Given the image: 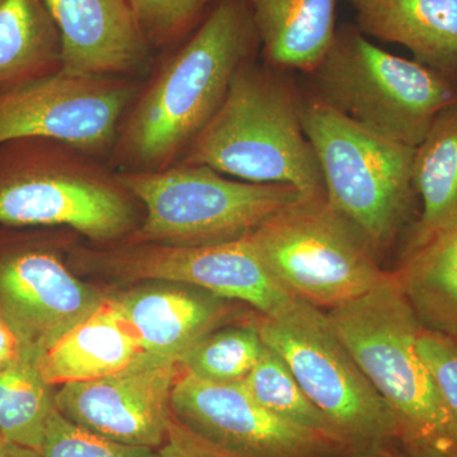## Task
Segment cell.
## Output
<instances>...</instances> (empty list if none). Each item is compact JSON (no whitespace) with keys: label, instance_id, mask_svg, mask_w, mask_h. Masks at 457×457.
I'll use <instances>...</instances> for the list:
<instances>
[{"label":"cell","instance_id":"2","mask_svg":"<svg viewBox=\"0 0 457 457\" xmlns=\"http://www.w3.org/2000/svg\"><path fill=\"white\" fill-rule=\"evenodd\" d=\"M302 99L282 71L248 60L179 163L245 182L291 186L305 198L326 197L317 153L303 129Z\"/></svg>","mask_w":457,"mask_h":457},{"label":"cell","instance_id":"6","mask_svg":"<svg viewBox=\"0 0 457 457\" xmlns=\"http://www.w3.org/2000/svg\"><path fill=\"white\" fill-rule=\"evenodd\" d=\"M312 97L378 137L417 147L433 120L457 99V83L393 55L345 23L317 68L309 73Z\"/></svg>","mask_w":457,"mask_h":457},{"label":"cell","instance_id":"1","mask_svg":"<svg viewBox=\"0 0 457 457\" xmlns=\"http://www.w3.org/2000/svg\"><path fill=\"white\" fill-rule=\"evenodd\" d=\"M260 47L245 0H216L137 90L111 153L119 171L162 170L179 161L220 107L237 69Z\"/></svg>","mask_w":457,"mask_h":457},{"label":"cell","instance_id":"21","mask_svg":"<svg viewBox=\"0 0 457 457\" xmlns=\"http://www.w3.org/2000/svg\"><path fill=\"white\" fill-rule=\"evenodd\" d=\"M393 273L422 326L457 342V222Z\"/></svg>","mask_w":457,"mask_h":457},{"label":"cell","instance_id":"23","mask_svg":"<svg viewBox=\"0 0 457 457\" xmlns=\"http://www.w3.org/2000/svg\"><path fill=\"white\" fill-rule=\"evenodd\" d=\"M56 411L55 394L31 361L0 369V436L5 442L40 451Z\"/></svg>","mask_w":457,"mask_h":457},{"label":"cell","instance_id":"26","mask_svg":"<svg viewBox=\"0 0 457 457\" xmlns=\"http://www.w3.org/2000/svg\"><path fill=\"white\" fill-rule=\"evenodd\" d=\"M216 0H130L132 11L155 50H170L196 29Z\"/></svg>","mask_w":457,"mask_h":457},{"label":"cell","instance_id":"34","mask_svg":"<svg viewBox=\"0 0 457 457\" xmlns=\"http://www.w3.org/2000/svg\"><path fill=\"white\" fill-rule=\"evenodd\" d=\"M3 442H4V440H3L2 436H0V445H2Z\"/></svg>","mask_w":457,"mask_h":457},{"label":"cell","instance_id":"24","mask_svg":"<svg viewBox=\"0 0 457 457\" xmlns=\"http://www.w3.org/2000/svg\"><path fill=\"white\" fill-rule=\"evenodd\" d=\"M242 384L261 405L276 416L321 433L347 449L329 420L303 393L285 361L266 345L260 360Z\"/></svg>","mask_w":457,"mask_h":457},{"label":"cell","instance_id":"15","mask_svg":"<svg viewBox=\"0 0 457 457\" xmlns=\"http://www.w3.org/2000/svg\"><path fill=\"white\" fill-rule=\"evenodd\" d=\"M62 37V69L73 74L137 78L152 45L130 0H45Z\"/></svg>","mask_w":457,"mask_h":457},{"label":"cell","instance_id":"20","mask_svg":"<svg viewBox=\"0 0 457 457\" xmlns=\"http://www.w3.org/2000/svg\"><path fill=\"white\" fill-rule=\"evenodd\" d=\"M413 186L420 215L405 231L400 260L457 222V99L436 116L416 147Z\"/></svg>","mask_w":457,"mask_h":457},{"label":"cell","instance_id":"18","mask_svg":"<svg viewBox=\"0 0 457 457\" xmlns=\"http://www.w3.org/2000/svg\"><path fill=\"white\" fill-rule=\"evenodd\" d=\"M143 352L113 297H104L89 317L47 348L35 366L50 386H62L113 374Z\"/></svg>","mask_w":457,"mask_h":457},{"label":"cell","instance_id":"28","mask_svg":"<svg viewBox=\"0 0 457 457\" xmlns=\"http://www.w3.org/2000/svg\"><path fill=\"white\" fill-rule=\"evenodd\" d=\"M417 348L457 425V342L422 327Z\"/></svg>","mask_w":457,"mask_h":457},{"label":"cell","instance_id":"30","mask_svg":"<svg viewBox=\"0 0 457 457\" xmlns=\"http://www.w3.org/2000/svg\"><path fill=\"white\" fill-rule=\"evenodd\" d=\"M22 357L23 351L20 339L0 312V369L16 362Z\"/></svg>","mask_w":457,"mask_h":457},{"label":"cell","instance_id":"31","mask_svg":"<svg viewBox=\"0 0 457 457\" xmlns=\"http://www.w3.org/2000/svg\"><path fill=\"white\" fill-rule=\"evenodd\" d=\"M403 450L402 457H457L455 453H445V451L435 449V447L425 446V445H400Z\"/></svg>","mask_w":457,"mask_h":457},{"label":"cell","instance_id":"4","mask_svg":"<svg viewBox=\"0 0 457 457\" xmlns=\"http://www.w3.org/2000/svg\"><path fill=\"white\" fill-rule=\"evenodd\" d=\"M135 198L101 159L59 141L0 145V225L65 227L95 242L131 236Z\"/></svg>","mask_w":457,"mask_h":457},{"label":"cell","instance_id":"14","mask_svg":"<svg viewBox=\"0 0 457 457\" xmlns=\"http://www.w3.org/2000/svg\"><path fill=\"white\" fill-rule=\"evenodd\" d=\"M104 300L54 252L31 249L0 258V312L33 365Z\"/></svg>","mask_w":457,"mask_h":457},{"label":"cell","instance_id":"11","mask_svg":"<svg viewBox=\"0 0 457 457\" xmlns=\"http://www.w3.org/2000/svg\"><path fill=\"white\" fill-rule=\"evenodd\" d=\"M137 78L73 74L59 69L0 90V145L59 141L101 159L112 153L134 101Z\"/></svg>","mask_w":457,"mask_h":457},{"label":"cell","instance_id":"25","mask_svg":"<svg viewBox=\"0 0 457 457\" xmlns=\"http://www.w3.org/2000/svg\"><path fill=\"white\" fill-rule=\"evenodd\" d=\"M263 348L254 324L212 330L186 353L179 366L212 383H239L253 370Z\"/></svg>","mask_w":457,"mask_h":457},{"label":"cell","instance_id":"16","mask_svg":"<svg viewBox=\"0 0 457 457\" xmlns=\"http://www.w3.org/2000/svg\"><path fill=\"white\" fill-rule=\"evenodd\" d=\"M146 353L180 362L228 314V300L195 286L149 281L113 297Z\"/></svg>","mask_w":457,"mask_h":457},{"label":"cell","instance_id":"22","mask_svg":"<svg viewBox=\"0 0 457 457\" xmlns=\"http://www.w3.org/2000/svg\"><path fill=\"white\" fill-rule=\"evenodd\" d=\"M62 37L45 0H0V84L62 69Z\"/></svg>","mask_w":457,"mask_h":457},{"label":"cell","instance_id":"12","mask_svg":"<svg viewBox=\"0 0 457 457\" xmlns=\"http://www.w3.org/2000/svg\"><path fill=\"white\" fill-rule=\"evenodd\" d=\"M171 413L189 429L245 457H352L326 436L276 416L239 383H212L180 369Z\"/></svg>","mask_w":457,"mask_h":457},{"label":"cell","instance_id":"29","mask_svg":"<svg viewBox=\"0 0 457 457\" xmlns=\"http://www.w3.org/2000/svg\"><path fill=\"white\" fill-rule=\"evenodd\" d=\"M156 457H245L207 440L180 423L171 413L167 435Z\"/></svg>","mask_w":457,"mask_h":457},{"label":"cell","instance_id":"9","mask_svg":"<svg viewBox=\"0 0 457 457\" xmlns=\"http://www.w3.org/2000/svg\"><path fill=\"white\" fill-rule=\"evenodd\" d=\"M262 342L278 354L312 404L329 420L351 455L387 453L402 440L395 416L320 317L254 321Z\"/></svg>","mask_w":457,"mask_h":457},{"label":"cell","instance_id":"3","mask_svg":"<svg viewBox=\"0 0 457 457\" xmlns=\"http://www.w3.org/2000/svg\"><path fill=\"white\" fill-rule=\"evenodd\" d=\"M352 359L392 409L400 445L457 455V425L418 352L422 323L394 273L368 294L327 312Z\"/></svg>","mask_w":457,"mask_h":457},{"label":"cell","instance_id":"7","mask_svg":"<svg viewBox=\"0 0 457 457\" xmlns=\"http://www.w3.org/2000/svg\"><path fill=\"white\" fill-rule=\"evenodd\" d=\"M119 179L145 212L130 243L231 242L305 198L291 186L228 179L204 165L174 163L162 170L119 171Z\"/></svg>","mask_w":457,"mask_h":457},{"label":"cell","instance_id":"33","mask_svg":"<svg viewBox=\"0 0 457 457\" xmlns=\"http://www.w3.org/2000/svg\"><path fill=\"white\" fill-rule=\"evenodd\" d=\"M352 457H396V456H393L392 453H357V455H353Z\"/></svg>","mask_w":457,"mask_h":457},{"label":"cell","instance_id":"17","mask_svg":"<svg viewBox=\"0 0 457 457\" xmlns=\"http://www.w3.org/2000/svg\"><path fill=\"white\" fill-rule=\"evenodd\" d=\"M369 37L407 47L420 64L457 83V0H347Z\"/></svg>","mask_w":457,"mask_h":457},{"label":"cell","instance_id":"32","mask_svg":"<svg viewBox=\"0 0 457 457\" xmlns=\"http://www.w3.org/2000/svg\"><path fill=\"white\" fill-rule=\"evenodd\" d=\"M0 457H44L38 450L21 446V445L3 442L0 445Z\"/></svg>","mask_w":457,"mask_h":457},{"label":"cell","instance_id":"5","mask_svg":"<svg viewBox=\"0 0 457 457\" xmlns=\"http://www.w3.org/2000/svg\"><path fill=\"white\" fill-rule=\"evenodd\" d=\"M303 132L317 153L326 200L376 255L417 220L416 147L361 128L317 98L302 99Z\"/></svg>","mask_w":457,"mask_h":457},{"label":"cell","instance_id":"27","mask_svg":"<svg viewBox=\"0 0 457 457\" xmlns=\"http://www.w3.org/2000/svg\"><path fill=\"white\" fill-rule=\"evenodd\" d=\"M40 453L44 457H156V450L131 446L75 425L59 411H54Z\"/></svg>","mask_w":457,"mask_h":457},{"label":"cell","instance_id":"10","mask_svg":"<svg viewBox=\"0 0 457 457\" xmlns=\"http://www.w3.org/2000/svg\"><path fill=\"white\" fill-rule=\"evenodd\" d=\"M77 253L84 263L113 278L195 286L222 299L248 303L261 317L272 320H309L324 312L282 285L251 236L220 245L130 243L108 251L83 249Z\"/></svg>","mask_w":457,"mask_h":457},{"label":"cell","instance_id":"13","mask_svg":"<svg viewBox=\"0 0 457 457\" xmlns=\"http://www.w3.org/2000/svg\"><path fill=\"white\" fill-rule=\"evenodd\" d=\"M180 366L143 352L113 374L62 385L57 411L108 440L159 449L171 418L170 398Z\"/></svg>","mask_w":457,"mask_h":457},{"label":"cell","instance_id":"19","mask_svg":"<svg viewBox=\"0 0 457 457\" xmlns=\"http://www.w3.org/2000/svg\"><path fill=\"white\" fill-rule=\"evenodd\" d=\"M267 64L312 73L335 38L337 0H245Z\"/></svg>","mask_w":457,"mask_h":457},{"label":"cell","instance_id":"8","mask_svg":"<svg viewBox=\"0 0 457 457\" xmlns=\"http://www.w3.org/2000/svg\"><path fill=\"white\" fill-rule=\"evenodd\" d=\"M249 236L282 285L318 309L359 299L389 276L326 197L303 198Z\"/></svg>","mask_w":457,"mask_h":457}]
</instances>
